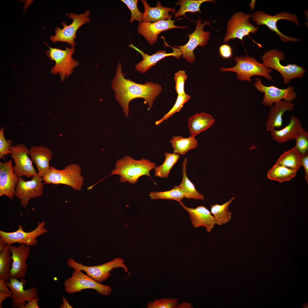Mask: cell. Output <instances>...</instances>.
<instances>
[{
  "label": "cell",
  "mask_w": 308,
  "mask_h": 308,
  "mask_svg": "<svg viewBox=\"0 0 308 308\" xmlns=\"http://www.w3.org/2000/svg\"><path fill=\"white\" fill-rule=\"evenodd\" d=\"M187 78V75L183 70H180L175 74L174 79L175 82V89L178 95L185 93L184 86Z\"/></svg>",
  "instance_id": "cell-42"
},
{
  "label": "cell",
  "mask_w": 308,
  "mask_h": 308,
  "mask_svg": "<svg viewBox=\"0 0 308 308\" xmlns=\"http://www.w3.org/2000/svg\"><path fill=\"white\" fill-rule=\"evenodd\" d=\"M234 60L236 62L233 67H221L222 72L231 71L236 73L238 79L240 81L251 82V77L254 76H262L266 79L271 80L273 77L270 74L272 72V69L266 66L262 63L259 62L254 57L248 55L236 56Z\"/></svg>",
  "instance_id": "cell-3"
},
{
  "label": "cell",
  "mask_w": 308,
  "mask_h": 308,
  "mask_svg": "<svg viewBox=\"0 0 308 308\" xmlns=\"http://www.w3.org/2000/svg\"><path fill=\"white\" fill-rule=\"evenodd\" d=\"M214 117L205 112L197 113L189 117L188 127L191 136L195 137L202 132L210 127L215 122Z\"/></svg>",
  "instance_id": "cell-27"
},
{
  "label": "cell",
  "mask_w": 308,
  "mask_h": 308,
  "mask_svg": "<svg viewBox=\"0 0 308 308\" xmlns=\"http://www.w3.org/2000/svg\"><path fill=\"white\" fill-rule=\"evenodd\" d=\"M163 163L155 168V176L161 178L168 177L171 170L180 158L179 154L166 152Z\"/></svg>",
  "instance_id": "cell-34"
},
{
  "label": "cell",
  "mask_w": 308,
  "mask_h": 308,
  "mask_svg": "<svg viewBox=\"0 0 308 308\" xmlns=\"http://www.w3.org/2000/svg\"><path fill=\"white\" fill-rule=\"evenodd\" d=\"M219 51L220 55L224 58H229L232 55V50L231 47L227 44H224L220 46Z\"/></svg>",
  "instance_id": "cell-43"
},
{
  "label": "cell",
  "mask_w": 308,
  "mask_h": 308,
  "mask_svg": "<svg viewBox=\"0 0 308 308\" xmlns=\"http://www.w3.org/2000/svg\"><path fill=\"white\" fill-rule=\"evenodd\" d=\"M284 58V53L277 49L269 50L261 56L262 63L266 67L279 72L283 78L284 84H287L291 79L303 77L306 71L303 67L295 64L282 65L280 62Z\"/></svg>",
  "instance_id": "cell-5"
},
{
  "label": "cell",
  "mask_w": 308,
  "mask_h": 308,
  "mask_svg": "<svg viewBox=\"0 0 308 308\" xmlns=\"http://www.w3.org/2000/svg\"><path fill=\"white\" fill-rule=\"evenodd\" d=\"M169 141L173 149V153L181 155H185L189 151L196 148L198 144L195 137L191 136L187 138L181 135L174 136Z\"/></svg>",
  "instance_id": "cell-28"
},
{
  "label": "cell",
  "mask_w": 308,
  "mask_h": 308,
  "mask_svg": "<svg viewBox=\"0 0 308 308\" xmlns=\"http://www.w3.org/2000/svg\"><path fill=\"white\" fill-rule=\"evenodd\" d=\"M122 68L119 62L111 87L115 92V98L121 106L126 117L128 115L129 102L136 98L144 100L145 104L148 105V109L150 110L154 100L162 92L161 86L158 83L150 82L139 84L126 79L122 72Z\"/></svg>",
  "instance_id": "cell-1"
},
{
  "label": "cell",
  "mask_w": 308,
  "mask_h": 308,
  "mask_svg": "<svg viewBox=\"0 0 308 308\" xmlns=\"http://www.w3.org/2000/svg\"><path fill=\"white\" fill-rule=\"evenodd\" d=\"M296 142L295 147L302 156L308 154V133L304 128L298 133L295 139Z\"/></svg>",
  "instance_id": "cell-38"
},
{
  "label": "cell",
  "mask_w": 308,
  "mask_h": 308,
  "mask_svg": "<svg viewBox=\"0 0 308 308\" xmlns=\"http://www.w3.org/2000/svg\"><path fill=\"white\" fill-rule=\"evenodd\" d=\"M25 280L19 281L18 279L10 278L6 283L13 295L11 298V305L13 308H20L27 302L37 296L38 290L35 287L26 289H24L26 283Z\"/></svg>",
  "instance_id": "cell-18"
},
{
  "label": "cell",
  "mask_w": 308,
  "mask_h": 308,
  "mask_svg": "<svg viewBox=\"0 0 308 308\" xmlns=\"http://www.w3.org/2000/svg\"><path fill=\"white\" fill-rule=\"evenodd\" d=\"M171 18L154 23L142 21L138 26V32L145 37L150 45H153L157 42L158 35L161 32L173 28L185 29L188 27L187 26L175 25L174 23L176 20H172Z\"/></svg>",
  "instance_id": "cell-19"
},
{
  "label": "cell",
  "mask_w": 308,
  "mask_h": 308,
  "mask_svg": "<svg viewBox=\"0 0 308 308\" xmlns=\"http://www.w3.org/2000/svg\"><path fill=\"white\" fill-rule=\"evenodd\" d=\"M191 96L185 93L178 95L176 102L172 108L160 119L155 122L158 125L171 117L175 113L179 112L183 108L184 104L190 99Z\"/></svg>",
  "instance_id": "cell-37"
},
{
  "label": "cell",
  "mask_w": 308,
  "mask_h": 308,
  "mask_svg": "<svg viewBox=\"0 0 308 308\" xmlns=\"http://www.w3.org/2000/svg\"><path fill=\"white\" fill-rule=\"evenodd\" d=\"M144 5L145 10L142 13V20L149 23H154L160 21L166 20L172 17V14L170 15L169 12L172 13L175 12V8L163 6L160 1H158L156 6L152 7L149 5L146 0H142Z\"/></svg>",
  "instance_id": "cell-25"
},
{
  "label": "cell",
  "mask_w": 308,
  "mask_h": 308,
  "mask_svg": "<svg viewBox=\"0 0 308 308\" xmlns=\"http://www.w3.org/2000/svg\"><path fill=\"white\" fill-rule=\"evenodd\" d=\"M251 18L257 25H265L270 30L275 32L278 35L280 40L283 42L289 41L295 42L300 40L299 38L283 34L278 29L277 25V23L279 20L285 19L293 22L300 26V24L297 17L295 14L283 12L277 13L274 15H271L259 11L252 13Z\"/></svg>",
  "instance_id": "cell-9"
},
{
  "label": "cell",
  "mask_w": 308,
  "mask_h": 308,
  "mask_svg": "<svg viewBox=\"0 0 308 308\" xmlns=\"http://www.w3.org/2000/svg\"><path fill=\"white\" fill-rule=\"evenodd\" d=\"M49 47V50L47 51L46 54L50 59L55 62L51 72L55 75L58 73L61 81L62 82L66 77H68L72 73L74 69L79 64V62L72 58L75 51L74 47L66 48L64 50Z\"/></svg>",
  "instance_id": "cell-7"
},
{
  "label": "cell",
  "mask_w": 308,
  "mask_h": 308,
  "mask_svg": "<svg viewBox=\"0 0 308 308\" xmlns=\"http://www.w3.org/2000/svg\"><path fill=\"white\" fill-rule=\"evenodd\" d=\"M155 167V163L148 159L143 158L136 160L127 155L117 161L115 169L109 175H119L120 182L135 184L142 176L147 175L151 178L150 171Z\"/></svg>",
  "instance_id": "cell-2"
},
{
  "label": "cell",
  "mask_w": 308,
  "mask_h": 308,
  "mask_svg": "<svg viewBox=\"0 0 308 308\" xmlns=\"http://www.w3.org/2000/svg\"><path fill=\"white\" fill-rule=\"evenodd\" d=\"M178 300L172 298H161L150 301L147 305V308H176Z\"/></svg>",
  "instance_id": "cell-39"
},
{
  "label": "cell",
  "mask_w": 308,
  "mask_h": 308,
  "mask_svg": "<svg viewBox=\"0 0 308 308\" xmlns=\"http://www.w3.org/2000/svg\"><path fill=\"white\" fill-rule=\"evenodd\" d=\"M42 177L38 174L30 181H25L19 177L16 187L15 196L20 200L21 205L27 208L29 200L41 196L44 192Z\"/></svg>",
  "instance_id": "cell-15"
},
{
  "label": "cell",
  "mask_w": 308,
  "mask_h": 308,
  "mask_svg": "<svg viewBox=\"0 0 308 308\" xmlns=\"http://www.w3.org/2000/svg\"><path fill=\"white\" fill-rule=\"evenodd\" d=\"M187 162V158L184 159L182 165L183 177L182 181L179 185L185 197L188 199L203 200L204 196L196 189L194 185L189 179L186 173Z\"/></svg>",
  "instance_id": "cell-30"
},
{
  "label": "cell",
  "mask_w": 308,
  "mask_h": 308,
  "mask_svg": "<svg viewBox=\"0 0 308 308\" xmlns=\"http://www.w3.org/2000/svg\"><path fill=\"white\" fill-rule=\"evenodd\" d=\"M255 80L254 87L260 92L264 93L262 103L264 106H271L283 100L291 102L297 97V94L293 86H289L281 89L273 86H266L259 78H256Z\"/></svg>",
  "instance_id": "cell-14"
},
{
  "label": "cell",
  "mask_w": 308,
  "mask_h": 308,
  "mask_svg": "<svg viewBox=\"0 0 308 308\" xmlns=\"http://www.w3.org/2000/svg\"><path fill=\"white\" fill-rule=\"evenodd\" d=\"M252 13L246 14L242 12H237L233 14L227 22L226 34L224 38V42L231 39L238 38L241 40L249 36L250 33H255L258 29L250 22Z\"/></svg>",
  "instance_id": "cell-10"
},
{
  "label": "cell",
  "mask_w": 308,
  "mask_h": 308,
  "mask_svg": "<svg viewBox=\"0 0 308 308\" xmlns=\"http://www.w3.org/2000/svg\"><path fill=\"white\" fill-rule=\"evenodd\" d=\"M149 196L151 199L174 200L178 202L185 198L179 186H175L170 190L163 192L151 191Z\"/></svg>",
  "instance_id": "cell-36"
},
{
  "label": "cell",
  "mask_w": 308,
  "mask_h": 308,
  "mask_svg": "<svg viewBox=\"0 0 308 308\" xmlns=\"http://www.w3.org/2000/svg\"><path fill=\"white\" fill-rule=\"evenodd\" d=\"M183 208L189 214L191 222L195 228L203 226L208 232H210L216 222L210 212L203 205L195 208L186 206L181 201L179 202Z\"/></svg>",
  "instance_id": "cell-21"
},
{
  "label": "cell",
  "mask_w": 308,
  "mask_h": 308,
  "mask_svg": "<svg viewBox=\"0 0 308 308\" xmlns=\"http://www.w3.org/2000/svg\"><path fill=\"white\" fill-rule=\"evenodd\" d=\"M209 2H214L215 0H180L176 3L177 5H179L180 7L179 10L174 14L175 18L180 16H185V13L187 12L196 13L198 12L200 13V9L201 5L203 3Z\"/></svg>",
  "instance_id": "cell-33"
},
{
  "label": "cell",
  "mask_w": 308,
  "mask_h": 308,
  "mask_svg": "<svg viewBox=\"0 0 308 308\" xmlns=\"http://www.w3.org/2000/svg\"><path fill=\"white\" fill-rule=\"evenodd\" d=\"M176 308H193L191 304L188 302H183L179 304H178Z\"/></svg>",
  "instance_id": "cell-49"
},
{
  "label": "cell",
  "mask_w": 308,
  "mask_h": 308,
  "mask_svg": "<svg viewBox=\"0 0 308 308\" xmlns=\"http://www.w3.org/2000/svg\"><path fill=\"white\" fill-rule=\"evenodd\" d=\"M196 27L194 31L190 34H187L189 40L183 46H175L180 50L183 58L189 63L195 62V58L194 53V49L198 46L202 47L206 46L208 43L210 33L205 31L204 28L206 25H210L209 21H203L200 18L196 21Z\"/></svg>",
  "instance_id": "cell-11"
},
{
  "label": "cell",
  "mask_w": 308,
  "mask_h": 308,
  "mask_svg": "<svg viewBox=\"0 0 308 308\" xmlns=\"http://www.w3.org/2000/svg\"><path fill=\"white\" fill-rule=\"evenodd\" d=\"M297 172L276 163L268 171L267 176L270 179L281 183L294 178Z\"/></svg>",
  "instance_id": "cell-32"
},
{
  "label": "cell",
  "mask_w": 308,
  "mask_h": 308,
  "mask_svg": "<svg viewBox=\"0 0 308 308\" xmlns=\"http://www.w3.org/2000/svg\"><path fill=\"white\" fill-rule=\"evenodd\" d=\"M8 246L11 253L12 260L10 277L23 279L26 276L28 269L26 261L30 252V246L23 244L18 247L11 245Z\"/></svg>",
  "instance_id": "cell-17"
},
{
  "label": "cell",
  "mask_w": 308,
  "mask_h": 308,
  "mask_svg": "<svg viewBox=\"0 0 308 308\" xmlns=\"http://www.w3.org/2000/svg\"><path fill=\"white\" fill-rule=\"evenodd\" d=\"M127 6L130 10L131 17L130 23H132L135 20L139 22H142V13L138 9L137 6V0H121Z\"/></svg>",
  "instance_id": "cell-41"
},
{
  "label": "cell",
  "mask_w": 308,
  "mask_h": 308,
  "mask_svg": "<svg viewBox=\"0 0 308 308\" xmlns=\"http://www.w3.org/2000/svg\"><path fill=\"white\" fill-rule=\"evenodd\" d=\"M235 198L233 197L222 204H217L210 206V212L214 218L216 224L221 226L231 220L232 214L229 210V206Z\"/></svg>",
  "instance_id": "cell-31"
},
{
  "label": "cell",
  "mask_w": 308,
  "mask_h": 308,
  "mask_svg": "<svg viewBox=\"0 0 308 308\" xmlns=\"http://www.w3.org/2000/svg\"><path fill=\"white\" fill-rule=\"evenodd\" d=\"M11 253L7 245L0 252V278L9 281L12 266Z\"/></svg>",
  "instance_id": "cell-35"
},
{
  "label": "cell",
  "mask_w": 308,
  "mask_h": 308,
  "mask_svg": "<svg viewBox=\"0 0 308 308\" xmlns=\"http://www.w3.org/2000/svg\"><path fill=\"white\" fill-rule=\"evenodd\" d=\"M38 301L39 297L37 296L27 302L25 305L22 306L20 308H39Z\"/></svg>",
  "instance_id": "cell-44"
},
{
  "label": "cell",
  "mask_w": 308,
  "mask_h": 308,
  "mask_svg": "<svg viewBox=\"0 0 308 308\" xmlns=\"http://www.w3.org/2000/svg\"><path fill=\"white\" fill-rule=\"evenodd\" d=\"M289 124L282 129H275L271 131L273 139L279 143H284L295 139L298 133L303 128L300 120L294 116L290 118Z\"/></svg>",
  "instance_id": "cell-26"
},
{
  "label": "cell",
  "mask_w": 308,
  "mask_h": 308,
  "mask_svg": "<svg viewBox=\"0 0 308 308\" xmlns=\"http://www.w3.org/2000/svg\"><path fill=\"white\" fill-rule=\"evenodd\" d=\"M45 223L44 220L38 223L37 227L29 232H25L22 226L19 225L18 230L14 232H7L0 230V238L3 240L8 246L18 243L29 246H35L38 242L37 238L46 233L48 231L44 228Z\"/></svg>",
  "instance_id": "cell-13"
},
{
  "label": "cell",
  "mask_w": 308,
  "mask_h": 308,
  "mask_svg": "<svg viewBox=\"0 0 308 308\" xmlns=\"http://www.w3.org/2000/svg\"><path fill=\"white\" fill-rule=\"evenodd\" d=\"M62 297L63 302V303L60 306V308H72V307L70 305L68 302V300L62 295Z\"/></svg>",
  "instance_id": "cell-48"
},
{
  "label": "cell",
  "mask_w": 308,
  "mask_h": 308,
  "mask_svg": "<svg viewBox=\"0 0 308 308\" xmlns=\"http://www.w3.org/2000/svg\"><path fill=\"white\" fill-rule=\"evenodd\" d=\"M29 149V155L36 166L38 174L42 177L50 169L52 152L47 147L42 146L33 145Z\"/></svg>",
  "instance_id": "cell-24"
},
{
  "label": "cell",
  "mask_w": 308,
  "mask_h": 308,
  "mask_svg": "<svg viewBox=\"0 0 308 308\" xmlns=\"http://www.w3.org/2000/svg\"><path fill=\"white\" fill-rule=\"evenodd\" d=\"M90 13V11L88 10L84 14L79 15L70 13L68 17L73 19L72 23L67 25L65 22L62 23L63 28L57 27L55 30V35L50 36V40L54 42L57 41L66 42L72 47H74L76 32L81 26L90 21L89 17Z\"/></svg>",
  "instance_id": "cell-12"
},
{
  "label": "cell",
  "mask_w": 308,
  "mask_h": 308,
  "mask_svg": "<svg viewBox=\"0 0 308 308\" xmlns=\"http://www.w3.org/2000/svg\"><path fill=\"white\" fill-rule=\"evenodd\" d=\"M13 166L11 160L0 162V196H6L11 200L15 195L19 177L14 172Z\"/></svg>",
  "instance_id": "cell-20"
},
{
  "label": "cell",
  "mask_w": 308,
  "mask_h": 308,
  "mask_svg": "<svg viewBox=\"0 0 308 308\" xmlns=\"http://www.w3.org/2000/svg\"><path fill=\"white\" fill-rule=\"evenodd\" d=\"M12 141L10 140H7L4 134V127L2 126L0 129V159L4 160L5 156L11 153L10 148L12 146Z\"/></svg>",
  "instance_id": "cell-40"
},
{
  "label": "cell",
  "mask_w": 308,
  "mask_h": 308,
  "mask_svg": "<svg viewBox=\"0 0 308 308\" xmlns=\"http://www.w3.org/2000/svg\"><path fill=\"white\" fill-rule=\"evenodd\" d=\"M124 260L120 258H116L112 260L106 262L102 264L94 266H85L78 263L72 258L68 260V266L74 269L84 271L87 275L98 282L101 283L106 281L110 277V271L114 268L121 267L129 275L130 273L126 266L124 264Z\"/></svg>",
  "instance_id": "cell-6"
},
{
  "label": "cell",
  "mask_w": 308,
  "mask_h": 308,
  "mask_svg": "<svg viewBox=\"0 0 308 308\" xmlns=\"http://www.w3.org/2000/svg\"><path fill=\"white\" fill-rule=\"evenodd\" d=\"M10 150V156L15 164L13 171L18 177H33L38 174L29 156L30 149L22 143L12 146Z\"/></svg>",
  "instance_id": "cell-16"
},
{
  "label": "cell",
  "mask_w": 308,
  "mask_h": 308,
  "mask_svg": "<svg viewBox=\"0 0 308 308\" xmlns=\"http://www.w3.org/2000/svg\"><path fill=\"white\" fill-rule=\"evenodd\" d=\"M6 281L4 279L0 278V291L11 293V290L6 283Z\"/></svg>",
  "instance_id": "cell-46"
},
{
  "label": "cell",
  "mask_w": 308,
  "mask_h": 308,
  "mask_svg": "<svg viewBox=\"0 0 308 308\" xmlns=\"http://www.w3.org/2000/svg\"><path fill=\"white\" fill-rule=\"evenodd\" d=\"M65 291L70 294L81 291L86 289H92L99 294L108 296L111 293L112 289L108 285H103L83 273L81 270H75L72 276L64 282Z\"/></svg>",
  "instance_id": "cell-8"
},
{
  "label": "cell",
  "mask_w": 308,
  "mask_h": 308,
  "mask_svg": "<svg viewBox=\"0 0 308 308\" xmlns=\"http://www.w3.org/2000/svg\"><path fill=\"white\" fill-rule=\"evenodd\" d=\"M304 169L305 172V178L307 183L308 182V155L303 156L301 161V166Z\"/></svg>",
  "instance_id": "cell-45"
},
{
  "label": "cell",
  "mask_w": 308,
  "mask_h": 308,
  "mask_svg": "<svg viewBox=\"0 0 308 308\" xmlns=\"http://www.w3.org/2000/svg\"><path fill=\"white\" fill-rule=\"evenodd\" d=\"M295 106L291 102L282 100L270 106L266 125V131H271L276 127H281L285 112L292 110Z\"/></svg>",
  "instance_id": "cell-23"
},
{
  "label": "cell",
  "mask_w": 308,
  "mask_h": 308,
  "mask_svg": "<svg viewBox=\"0 0 308 308\" xmlns=\"http://www.w3.org/2000/svg\"><path fill=\"white\" fill-rule=\"evenodd\" d=\"M81 172L80 166L76 163L69 164L61 170L50 166L49 170L42 177V179L45 184H64L74 190L79 191L84 182Z\"/></svg>",
  "instance_id": "cell-4"
},
{
  "label": "cell",
  "mask_w": 308,
  "mask_h": 308,
  "mask_svg": "<svg viewBox=\"0 0 308 308\" xmlns=\"http://www.w3.org/2000/svg\"><path fill=\"white\" fill-rule=\"evenodd\" d=\"M12 296L13 295L11 293L0 291V308H3L2 305V303L4 300L7 298H11Z\"/></svg>",
  "instance_id": "cell-47"
},
{
  "label": "cell",
  "mask_w": 308,
  "mask_h": 308,
  "mask_svg": "<svg viewBox=\"0 0 308 308\" xmlns=\"http://www.w3.org/2000/svg\"><path fill=\"white\" fill-rule=\"evenodd\" d=\"M129 46L139 52L142 56V60L135 66L136 70L142 73L146 72L149 69L155 65L159 61L165 57L172 56L177 58H179L182 56L181 52L178 48L171 47L173 50V52L171 53H167L166 50H161L158 51L155 53L150 55L145 53L132 44Z\"/></svg>",
  "instance_id": "cell-22"
},
{
  "label": "cell",
  "mask_w": 308,
  "mask_h": 308,
  "mask_svg": "<svg viewBox=\"0 0 308 308\" xmlns=\"http://www.w3.org/2000/svg\"><path fill=\"white\" fill-rule=\"evenodd\" d=\"M302 157L294 147L282 154L276 163L290 169L297 171L301 166Z\"/></svg>",
  "instance_id": "cell-29"
},
{
  "label": "cell",
  "mask_w": 308,
  "mask_h": 308,
  "mask_svg": "<svg viewBox=\"0 0 308 308\" xmlns=\"http://www.w3.org/2000/svg\"><path fill=\"white\" fill-rule=\"evenodd\" d=\"M7 245V243L0 238V252H1Z\"/></svg>",
  "instance_id": "cell-50"
}]
</instances>
